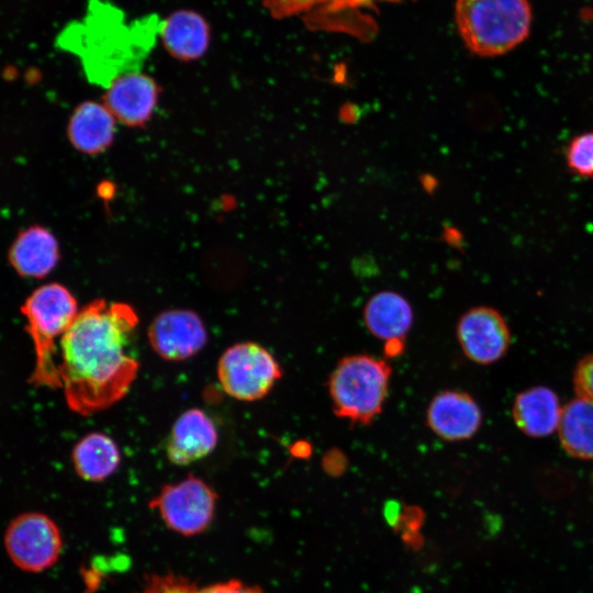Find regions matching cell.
<instances>
[{"mask_svg": "<svg viewBox=\"0 0 593 593\" xmlns=\"http://www.w3.org/2000/svg\"><path fill=\"white\" fill-rule=\"evenodd\" d=\"M137 324V313L122 302L98 299L79 310L58 350L60 389L71 411L88 416L127 393L139 366L127 351Z\"/></svg>", "mask_w": 593, "mask_h": 593, "instance_id": "obj_1", "label": "cell"}, {"mask_svg": "<svg viewBox=\"0 0 593 593\" xmlns=\"http://www.w3.org/2000/svg\"><path fill=\"white\" fill-rule=\"evenodd\" d=\"M455 19L467 48L493 57L528 37L533 13L528 0H456Z\"/></svg>", "mask_w": 593, "mask_h": 593, "instance_id": "obj_2", "label": "cell"}, {"mask_svg": "<svg viewBox=\"0 0 593 593\" xmlns=\"http://www.w3.org/2000/svg\"><path fill=\"white\" fill-rule=\"evenodd\" d=\"M79 309L76 298L63 284L51 282L35 289L21 306L34 347L30 382L35 387L60 389L57 340L71 325Z\"/></svg>", "mask_w": 593, "mask_h": 593, "instance_id": "obj_3", "label": "cell"}, {"mask_svg": "<svg viewBox=\"0 0 593 593\" xmlns=\"http://www.w3.org/2000/svg\"><path fill=\"white\" fill-rule=\"evenodd\" d=\"M391 376L384 359L368 354L343 357L327 380L333 412L351 424H370L383 410Z\"/></svg>", "mask_w": 593, "mask_h": 593, "instance_id": "obj_4", "label": "cell"}, {"mask_svg": "<svg viewBox=\"0 0 593 593\" xmlns=\"http://www.w3.org/2000/svg\"><path fill=\"white\" fill-rule=\"evenodd\" d=\"M217 500L216 491L209 483L188 474L179 482L163 485L148 506L171 532L194 537L211 526Z\"/></svg>", "mask_w": 593, "mask_h": 593, "instance_id": "obj_5", "label": "cell"}, {"mask_svg": "<svg viewBox=\"0 0 593 593\" xmlns=\"http://www.w3.org/2000/svg\"><path fill=\"white\" fill-rule=\"evenodd\" d=\"M282 371L272 354L253 342L228 347L217 362V378L223 390L239 401L266 396Z\"/></svg>", "mask_w": 593, "mask_h": 593, "instance_id": "obj_6", "label": "cell"}, {"mask_svg": "<svg viewBox=\"0 0 593 593\" xmlns=\"http://www.w3.org/2000/svg\"><path fill=\"white\" fill-rule=\"evenodd\" d=\"M4 547L11 561L26 572L52 568L63 551V536L56 522L40 512L14 517L4 533Z\"/></svg>", "mask_w": 593, "mask_h": 593, "instance_id": "obj_7", "label": "cell"}, {"mask_svg": "<svg viewBox=\"0 0 593 593\" xmlns=\"http://www.w3.org/2000/svg\"><path fill=\"white\" fill-rule=\"evenodd\" d=\"M463 355L479 365L500 360L511 343L508 325L502 314L490 306H474L465 312L456 327Z\"/></svg>", "mask_w": 593, "mask_h": 593, "instance_id": "obj_8", "label": "cell"}, {"mask_svg": "<svg viewBox=\"0 0 593 593\" xmlns=\"http://www.w3.org/2000/svg\"><path fill=\"white\" fill-rule=\"evenodd\" d=\"M154 351L166 360L180 361L197 355L206 344V328L190 310H169L158 314L148 327Z\"/></svg>", "mask_w": 593, "mask_h": 593, "instance_id": "obj_9", "label": "cell"}, {"mask_svg": "<svg viewBox=\"0 0 593 593\" xmlns=\"http://www.w3.org/2000/svg\"><path fill=\"white\" fill-rule=\"evenodd\" d=\"M482 423V412L467 392L445 390L437 393L426 410V424L438 437L460 441L473 437Z\"/></svg>", "mask_w": 593, "mask_h": 593, "instance_id": "obj_10", "label": "cell"}, {"mask_svg": "<svg viewBox=\"0 0 593 593\" xmlns=\"http://www.w3.org/2000/svg\"><path fill=\"white\" fill-rule=\"evenodd\" d=\"M105 89L103 104L128 126H142L150 119L159 94L156 81L139 70L119 76Z\"/></svg>", "mask_w": 593, "mask_h": 593, "instance_id": "obj_11", "label": "cell"}, {"mask_svg": "<svg viewBox=\"0 0 593 593\" xmlns=\"http://www.w3.org/2000/svg\"><path fill=\"white\" fill-rule=\"evenodd\" d=\"M60 258L56 236L42 225H31L15 236L8 260L14 271L30 279H41L49 275Z\"/></svg>", "mask_w": 593, "mask_h": 593, "instance_id": "obj_12", "label": "cell"}, {"mask_svg": "<svg viewBox=\"0 0 593 593\" xmlns=\"http://www.w3.org/2000/svg\"><path fill=\"white\" fill-rule=\"evenodd\" d=\"M217 443L213 421L201 410L190 409L175 422L167 443V456L178 466H186L211 454Z\"/></svg>", "mask_w": 593, "mask_h": 593, "instance_id": "obj_13", "label": "cell"}, {"mask_svg": "<svg viewBox=\"0 0 593 593\" xmlns=\"http://www.w3.org/2000/svg\"><path fill=\"white\" fill-rule=\"evenodd\" d=\"M160 36L166 51L175 58L191 61L202 57L211 41L206 20L192 10H178L161 23Z\"/></svg>", "mask_w": 593, "mask_h": 593, "instance_id": "obj_14", "label": "cell"}, {"mask_svg": "<svg viewBox=\"0 0 593 593\" xmlns=\"http://www.w3.org/2000/svg\"><path fill=\"white\" fill-rule=\"evenodd\" d=\"M114 116L104 104L85 101L76 107L67 123V137L80 153L97 155L113 142Z\"/></svg>", "mask_w": 593, "mask_h": 593, "instance_id": "obj_15", "label": "cell"}, {"mask_svg": "<svg viewBox=\"0 0 593 593\" xmlns=\"http://www.w3.org/2000/svg\"><path fill=\"white\" fill-rule=\"evenodd\" d=\"M562 407L557 394L545 387L521 392L513 403L516 426L530 437L551 435L559 425Z\"/></svg>", "mask_w": 593, "mask_h": 593, "instance_id": "obj_16", "label": "cell"}, {"mask_svg": "<svg viewBox=\"0 0 593 593\" xmlns=\"http://www.w3.org/2000/svg\"><path fill=\"white\" fill-rule=\"evenodd\" d=\"M414 315L409 301L393 291H382L372 295L363 309L367 329L384 342L403 339L410 332Z\"/></svg>", "mask_w": 593, "mask_h": 593, "instance_id": "obj_17", "label": "cell"}, {"mask_svg": "<svg viewBox=\"0 0 593 593\" xmlns=\"http://www.w3.org/2000/svg\"><path fill=\"white\" fill-rule=\"evenodd\" d=\"M71 460L82 480L101 482L116 471L121 454L111 437L103 433H91L75 445Z\"/></svg>", "mask_w": 593, "mask_h": 593, "instance_id": "obj_18", "label": "cell"}, {"mask_svg": "<svg viewBox=\"0 0 593 593\" xmlns=\"http://www.w3.org/2000/svg\"><path fill=\"white\" fill-rule=\"evenodd\" d=\"M561 446L570 456L593 459V401L577 396L561 411L558 425Z\"/></svg>", "mask_w": 593, "mask_h": 593, "instance_id": "obj_19", "label": "cell"}, {"mask_svg": "<svg viewBox=\"0 0 593 593\" xmlns=\"http://www.w3.org/2000/svg\"><path fill=\"white\" fill-rule=\"evenodd\" d=\"M135 593H264V591L259 585L245 583L238 579L200 586L188 577L166 572L146 574Z\"/></svg>", "mask_w": 593, "mask_h": 593, "instance_id": "obj_20", "label": "cell"}, {"mask_svg": "<svg viewBox=\"0 0 593 593\" xmlns=\"http://www.w3.org/2000/svg\"><path fill=\"white\" fill-rule=\"evenodd\" d=\"M566 156L571 171L582 177H593V132L575 136L568 145Z\"/></svg>", "mask_w": 593, "mask_h": 593, "instance_id": "obj_21", "label": "cell"}, {"mask_svg": "<svg viewBox=\"0 0 593 593\" xmlns=\"http://www.w3.org/2000/svg\"><path fill=\"white\" fill-rule=\"evenodd\" d=\"M573 383L577 396L593 401V354L579 361L574 371Z\"/></svg>", "mask_w": 593, "mask_h": 593, "instance_id": "obj_22", "label": "cell"}, {"mask_svg": "<svg viewBox=\"0 0 593 593\" xmlns=\"http://www.w3.org/2000/svg\"><path fill=\"white\" fill-rule=\"evenodd\" d=\"M404 349V340L403 339H392L388 340L384 344V353L388 357H395L402 354Z\"/></svg>", "mask_w": 593, "mask_h": 593, "instance_id": "obj_23", "label": "cell"}, {"mask_svg": "<svg viewBox=\"0 0 593 593\" xmlns=\"http://www.w3.org/2000/svg\"><path fill=\"white\" fill-rule=\"evenodd\" d=\"M295 447L299 448H294L292 451L295 457L305 458L311 454V446L307 443H296Z\"/></svg>", "mask_w": 593, "mask_h": 593, "instance_id": "obj_24", "label": "cell"}]
</instances>
